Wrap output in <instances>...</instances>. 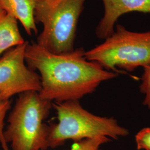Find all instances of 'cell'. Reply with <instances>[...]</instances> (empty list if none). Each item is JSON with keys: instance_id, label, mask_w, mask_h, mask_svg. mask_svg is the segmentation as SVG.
<instances>
[{"instance_id": "cell-1", "label": "cell", "mask_w": 150, "mask_h": 150, "mask_svg": "<svg viewBox=\"0 0 150 150\" xmlns=\"http://www.w3.org/2000/svg\"><path fill=\"white\" fill-rule=\"evenodd\" d=\"M85 52L79 48L69 53L52 54L35 42H28L25 62L29 69L40 73L38 93L42 98L51 102L79 100L93 93L102 82L118 76L87 60Z\"/></svg>"}, {"instance_id": "cell-2", "label": "cell", "mask_w": 150, "mask_h": 150, "mask_svg": "<svg viewBox=\"0 0 150 150\" xmlns=\"http://www.w3.org/2000/svg\"><path fill=\"white\" fill-rule=\"evenodd\" d=\"M58 122L49 126V147L56 148L69 139L75 142L86 139L106 136L118 139L129 135V130L113 117H101L87 111L79 100L52 103Z\"/></svg>"}, {"instance_id": "cell-3", "label": "cell", "mask_w": 150, "mask_h": 150, "mask_svg": "<svg viewBox=\"0 0 150 150\" xmlns=\"http://www.w3.org/2000/svg\"><path fill=\"white\" fill-rule=\"evenodd\" d=\"M52 102L42 98L37 91L19 95L10 113L4 131L12 150H46L49 147L48 117Z\"/></svg>"}, {"instance_id": "cell-4", "label": "cell", "mask_w": 150, "mask_h": 150, "mask_svg": "<svg viewBox=\"0 0 150 150\" xmlns=\"http://www.w3.org/2000/svg\"><path fill=\"white\" fill-rule=\"evenodd\" d=\"M86 0H38L36 23L43 30L37 44L54 54L69 53L74 48L77 25Z\"/></svg>"}, {"instance_id": "cell-5", "label": "cell", "mask_w": 150, "mask_h": 150, "mask_svg": "<svg viewBox=\"0 0 150 150\" xmlns=\"http://www.w3.org/2000/svg\"><path fill=\"white\" fill-rule=\"evenodd\" d=\"M85 58L105 70L118 74L117 69L132 72L150 63V31L134 32L120 25L103 43L85 52Z\"/></svg>"}, {"instance_id": "cell-6", "label": "cell", "mask_w": 150, "mask_h": 150, "mask_svg": "<svg viewBox=\"0 0 150 150\" xmlns=\"http://www.w3.org/2000/svg\"><path fill=\"white\" fill-rule=\"evenodd\" d=\"M27 43L10 48L0 57V95L4 100L16 94L41 90L40 75L25 64Z\"/></svg>"}, {"instance_id": "cell-7", "label": "cell", "mask_w": 150, "mask_h": 150, "mask_svg": "<svg viewBox=\"0 0 150 150\" xmlns=\"http://www.w3.org/2000/svg\"><path fill=\"white\" fill-rule=\"evenodd\" d=\"M104 15L96 30V36L106 39L112 35L116 22L122 15L132 11L150 13V0H102Z\"/></svg>"}, {"instance_id": "cell-8", "label": "cell", "mask_w": 150, "mask_h": 150, "mask_svg": "<svg viewBox=\"0 0 150 150\" xmlns=\"http://www.w3.org/2000/svg\"><path fill=\"white\" fill-rule=\"evenodd\" d=\"M38 0H0V8L21 23L27 34L33 32L37 35L38 30L35 20V10Z\"/></svg>"}, {"instance_id": "cell-9", "label": "cell", "mask_w": 150, "mask_h": 150, "mask_svg": "<svg viewBox=\"0 0 150 150\" xmlns=\"http://www.w3.org/2000/svg\"><path fill=\"white\" fill-rule=\"evenodd\" d=\"M25 42L19 31L17 20L0 8V56L9 49Z\"/></svg>"}, {"instance_id": "cell-10", "label": "cell", "mask_w": 150, "mask_h": 150, "mask_svg": "<svg viewBox=\"0 0 150 150\" xmlns=\"http://www.w3.org/2000/svg\"><path fill=\"white\" fill-rule=\"evenodd\" d=\"M110 141L111 139L106 136L86 139L75 142L70 150H101L102 145Z\"/></svg>"}, {"instance_id": "cell-11", "label": "cell", "mask_w": 150, "mask_h": 150, "mask_svg": "<svg viewBox=\"0 0 150 150\" xmlns=\"http://www.w3.org/2000/svg\"><path fill=\"white\" fill-rule=\"evenodd\" d=\"M11 108L10 100H4L0 95V145L2 150H10L4 136V126L6 114Z\"/></svg>"}, {"instance_id": "cell-12", "label": "cell", "mask_w": 150, "mask_h": 150, "mask_svg": "<svg viewBox=\"0 0 150 150\" xmlns=\"http://www.w3.org/2000/svg\"><path fill=\"white\" fill-rule=\"evenodd\" d=\"M144 69V71L142 75L139 90L145 96L143 104L150 108V63Z\"/></svg>"}, {"instance_id": "cell-13", "label": "cell", "mask_w": 150, "mask_h": 150, "mask_svg": "<svg viewBox=\"0 0 150 150\" xmlns=\"http://www.w3.org/2000/svg\"><path fill=\"white\" fill-rule=\"evenodd\" d=\"M138 150H150V127L141 129L135 136Z\"/></svg>"}]
</instances>
